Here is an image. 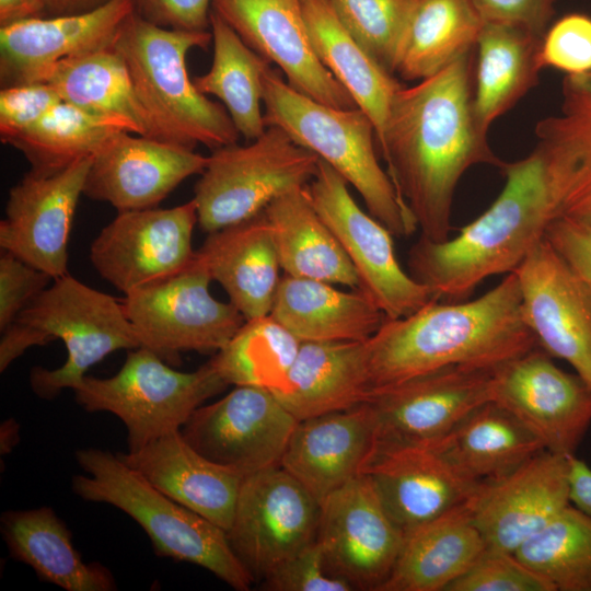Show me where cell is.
I'll use <instances>...</instances> for the list:
<instances>
[{
    "instance_id": "obj_1",
    "label": "cell",
    "mask_w": 591,
    "mask_h": 591,
    "mask_svg": "<svg viewBox=\"0 0 591 591\" xmlns=\"http://www.w3.org/2000/svg\"><path fill=\"white\" fill-rule=\"evenodd\" d=\"M476 46L419 83L394 94L379 150L420 235L449 237L454 193L473 165L503 163L477 124L474 106Z\"/></svg>"
},
{
    "instance_id": "obj_2",
    "label": "cell",
    "mask_w": 591,
    "mask_h": 591,
    "mask_svg": "<svg viewBox=\"0 0 591 591\" xmlns=\"http://www.w3.org/2000/svg\"><path fill=\"white\" fill-rule=\"evenodd\" d=\"M535 347L510 273L473 300H432L407 316L385 317L364 340L368 383L372 394L447 367L495 368Z\"/></svg>"
},
{
    "instance_id": "obj_3",
    "label": "cell",
    "mask_w": 591,
    "mask_h": 591,
    "mask_svg": "<svg viewBox=\"0 0 591 591\" xmlns=\"http://www.w3.org/2000/svg\"><path fill=\"white\" fill-rule=\"evenodd\" d=\"M499 170L505 185L482 215L453 239L420 235L408 252V273L437 300H467L486 278L512 273L557 218L552 174L536 147Z\"/></svg>"
},
{
    "instance_id": "obj_4",
    "label": "cell",
    "mask_w": 591,
    "mask_h": 591,
    "mask_svg": "<svg viewBox=\"0 0 591 591\" xmlns=\"http://www.w3.org/2000/svg\"><path fill=\"white\" fill-rule=\"evenodd\" d=\"M211 42L210 31L161 27L136 11L120 26L113 47L147 115L148 137L189 149L236 143L240 134L225 107L200 93L186 68L188 51Z\"/></svg>"
},
{
    "instance_id": "obj_5",
    "label": "cell",
    "mask_w": 591,
    "mask_h": 591,
    "mask_svg": "<svg viewBox=\"0 0 591 591\" xmlns=\"http://www.w3.org/2000/svg\"><path fill=\"white\" fill-rule=\"evenodd\" d=\"M60 339L66 362L57 369L34 367L30 385L40 398L73 390L86 371L109 354L140 347L121 302L69 274L55 279L2 332L0 371L28 348Z\"/></svg>"
},
{
    "instance_id": "obj_6",
    "label": "cell",
    "mask_w": 591,
    "mask_h": 591,
    "mask_svg": "<svg viewBox=\"0 0 591 591\" xmlns=\"http://www.w3.org/2000/svg\"><path fill=\"white\" fill-rule=\"evenodd\" d=\"M74 459L83 471L71 479L76 496L125 512L146 532L158 556L200 566L237 591L251 589L254 580L223 529L163 494L117 453L84 448Z\"/></svg>"
},
{
    "instance_id": "obj_7",
    "label": "cell",
    "mask_w": 591,
    "mask_h": 591,
    "mask_svg": "<svg viewBox=\"0 0 591 591\" xmlns=\"http://www.w3.org/2000/svg\"><path fill=\"white\" fill-rule=\"evenodd\" d=\"M264 121L329 164L362 197L368 212L394 236L418 229L378 159L374 126L360 108L320 103L292 89L271 67L263 76Z\"/></svg>"
},
{
    "instance_id": "obj_8",
    "label": "cell",
    "mask_w": 591,
    "mask_h": 591,
    "mask_svg": "<svg viewBox=\"0 0 591 591\" xmlns=\"http://www.w3.org/2000/svg\"><path fill=\"white\" fill-rule=\"evenodd\" d=\"M227 386L209 361L183 372L139 347L128 352L116 374L103 379L85 375L72 391L85 412L118 417L127 431L128 452H135L181 430L197 408Z\"/></svg>"
},
{
    "instance_id": "obj_9",
    "label": "cell",
    "mask_w": 591,
    "mask_h": 591,
    "mask_svg": "<svg viewBox=\"0 0 591 591\" xmlns=\"http://www.w3.org/2000/svg\"><path fill=\"white\" fill-rule=\"evenodd\" d=\"M320 158L277 126L251 143L213 149L195 185L198 224L211 233L248 220L314 177Z\"/></svg>"
},
{
    "instance_id": "obj_10",
    "label": "cell",
    "mask_w": 591,
    "mask_h": 591,
    "mask_svg": "<svg viewBox=\"0 0 591 591\" xmlns=\"http://www.w3.org/2000/svg\"><path fill=\"white\" fill-rule=\"evenodd\" d=\"M210 281L195 256L182 271L125 294L120 302L140 347L169 364H178L185 351H219L246 320L212 297Z\"/></svg>"
},
{
    "instance_id": "obj_11",
    "label": "cell",
    "mask_w": 591,
    "mask_h": 591,
    "mask_svg": "<svg viewBox=\"0 0 591 591\" xmlns=\"http://www.w3.org/2000/svg\"><path fill=\"white\" fill-rule=\"evenodd\" d=\"M309 197L350 260L367 296L386 318L407 316L432 300V292L399 264L393 234L355 201L346 179L320 159L306 185Z\"/></svg>"
},
{
    "instance_id": "obj_12",
    "label": "cell",
    "mask_w": 591,
    "mask_h": 591,
    "mask_svg": "<svg viewBox=\"0 0 591 591\" xmlns=\"http://www.w3.org/2000/svg\"><path fill=\"white\" fill-rule=\"evenodd\" d=\"M320 511V502L285 468H265L244 476L228 540L253 580L263 581L316 540Z\"/></svg>"
},
{
    "instance_id": "obj_13",
    "label": "cell",
    "mask_w": 591,
    "mask_h": 591,
    "mask_svg": "<svg viewBox=\"0 0 591 591\" xmlns=\"http://www.w3.org/2000/svg\"><path fill=\"white\" fill-rule=\"evenodd\" d=\"M493 369L452 366L374 391L367 401L376 424L374 455L429 444L448 433L491 401Z\"/></svg>"
},
{
    "instance_id": "obj_14",
    "label": "cell",
    "mask_w": 591,
    "mask_h": 591,
    "mask_svg": "<svg viewBox=\"0 0 591 591\" xmlns=\"http://www.w3.org/2000/svg\"><path fill=\"white\" fill-rule=\"evenodd\" d=\"M197 223L194 199L173 208L118 212L92 241L91 263L104 280L127 294L193 263Z\"/></svg>"
},
{
    "instance_id": "obj_15",
    "label": "cell",
    "mask_w": 591,
    "mask_h": 591,
    "mask_svg": "<svg viewBox=\"0 0 591 591\" xmlns=\"http://www.w3.org/2000/svg\"><path fill=\"white\" fill-rule=\"evenodd\" d=\"M491 401L542 441L546 451L572 456L591 425V386L557 367L542 348L493 369Z\"/></svg>"
},
{
    "instance_id": "obj_16",
    "label": "cell",
    "mask_w": 591,
    "mask_h": 591,
    "mask_svg": "<svg viewBox=\"0 0 591 591\" xmlns=\"http://www.w3.org/2000/svg\"><path fill=\"white\" fill-rule=\"evenodd\" d=\"M298 421L273 392L240 385L197 408L181 432L199 453L245 476L280 465Z\"/></svg>"
},
{
    "instance_id": "obj_17",
    "label": "cell",
    "mask_w": 591,
    "mask_h": 591,
    "mask_svg": "<svg viewBox=\"0 0 591 591\" xmlns=\"http://www.w3.org/2000/svg\"><path fill=\"white\" fill-rule=\"evenodd\" d=\"M404 537L366 474L321 502L316 541L328 569L354 589L380 591L395 566Z\"/></svg>"
},
{
    "instance_id": "obj_18",
    "label": "cell",
    "mask_w": 591,
    "mask_h": 591,
    "mask_svg": "<svg viewBox=\"0 0 591 591\" xmlns=\"http://www.w3.org/2000/svg\"><path fill=\"white\" fill-rule=\"evenodd\" d=\"M92 157L57 171L31 169L9 192L0 247L50 275L68 274L70 231Z\"/></svg>"
},
{
    "instance_id": "obj_19",
    "label": "cell",
    "mask_w": 591,
    "mask_h": 591,
    "mask_svg": "<svg viewBox=\"0 0 591 591\" xmlns=\"http://www.w3.org/2000/svg\"><path fill=\"white\" fill-rule=\"evenodd\" d=\"M537 345L591 386V294L544 237L512 271Z\"/></svg>"
},
{
    "instance_id": "obj_20",
    "label": "cell",
    "mask_w": 591,
    "mask_h": 591,
    "mask_svg": "<svg viewBox=\"0 0 591 591\" xmlns=\"http://www.w3.org/2000/svg\"><path fill=\"white\" fill-rule=\"evenodd\" d=\"M570 502V456L543 451L467 501L487 548L514 554Z\"/></svg>"
},
{
    "instance_id": "obj_21",
    "label": "cell",
    "mask_w": 591,
    "mask_h": 591,
    "mask_svg": "<svg viewBox=\"0 0 591 591\" xmlns=\"http://www.w3.org/2000/svg\"><path fill=\"white\" fill-rule=\"evenodd\" d=\"M211 10L248 47L276 63L292 89L336 108H357L346 89L318 59L301 0H212Z\"/></svg>"
},
{
    "instance_id": "obj_22",
    "label": "cell",
    "mask_w": 591,
    "mask_h": 591,
    "mask_svg": "<svg viewBox=\"0 0 591 591\" xmlns=\"http://www.w3.org/2000/svg\"><path fill=\"white\" fill-rule=\"evenodd\" d=\"M130 134H116L93 155L83 189L118 212L157 208L207 165L208 157L194 149Z\"/></svg>"
},
{
    "instance_id": "obj_23",
    "label": "cell",
    "mask_w": 591,
    "mask_h": 591,
    "mask_svg": "<svg viewBox=\"0 0 591 591\" xmlns=\"http://www.w3.org/2000/svg\"><path fill=\"white\" fill-rule=\"evenodd\" d=\"M134 12L132 0H111L83 13L31 18L0 26L2 88L42 82L58 61L112 46Z\"/></svg>"
},
{
    "instance_id": "obj_24",
    "label": "cell",
    "mask_w": 591,
    "mask_h": 591,
    "mask_svg": "<svg viewBox=\"0 0 591 591\" xmlns=\"http://www.w3.org/2000/svg\"><path fill=\"white\" fill-rule=\"evenodd\" d=\"M376 444V424L368 402L299 420L280 466L321 505L331 494L362 475Z\"/></svg>"
},
{
    "instance_id": "obj_25",
    "label": "cell",
    "mask_w": 591,
    "mask_h": 591,
    "mask_svg": "<svg viewBox=\"0 0 591 591\" xmlns=\"http://www.w3.org/2000/svg\"><path fill=\"white\" fill-rule=\"evenodd\" d=\"M363 474L404 535L465 505L479 486L462 476L429 444L380 452Z\"/></svg>"
},
{
    "instance_id": "obj_26",
    "label": "cell",
    "mask_w": 591,
    "mask_h": 591,
    "mask_svg": "<svg viewBox=\"0 0 591 591\" xmlns=\"http://www.w3.org/2000/svg\"><path fill=\"white\" fill-rule=\"evenodd\" d=\"M118 456L163 494L225 532L231 526L244 475L199 453L181 430Z\"/></svg>"
},
{
    "instance_id": "obj_27",
    "label": "cell",
    "mask_w": 591,
    "mask_h": 591,
    "mask_svg": "<svg viewBox=\"0 0 591 591\" xmlns=\"http://www.w3.org/2000/svg\"><path fill=\"white\" fill-rule=\"evenodd\" d=\"M207 234L196 258L211 280L223 288L246 321L270 314L282 277L264 212Z\"/></svg>"
},
{
    "instance_id": "obj_28",
    "label": "cell",
    "mask_w": 591,
    "mask_h": 591,
    "mask_svg": "<svg viewBox=\"0 0 591 591\" xmlns=\"http://www.w3.org/2000/svg\"><path fill=\"white\" fill-rule=\"evenodd\" d=\"M560 113L535 127L553 178L557 217L591 228V72L567 74Z\"/></svg>"
},
{
    "instance_id": "obj_29",
    "label": "cell",
    "mask_w": 591,
    "mask_h": 591,
    "mask_svg": "<svg viewBox=\"0 0 591 591\" xmlns=\"http://www.w3.org/2000/svg\"><path fill=\"white\" fill-rule=\"evenodd\" d=\"M0 531L10 556L30 566L38 579L66 591H114L112 571L99 561L85 563L72 533L50 507L7 510Z\"/></svg>"
},
{
    "instance_id": "obj_30",
    "label": "cell",
    "mask_w": 591,
    "mask_h": 591,
    "mask_svg": "<svg viewBox=\"0 0 591 591\" xmlns=\"http://www.w3.org/2000/svg\"><path fill=\"white\" fill-rule=\"evenodd\" d=\"M274 394L298 420L367 402L371 392L364 341H302L285 383Z\"/></svg>"
},
{
    "instance_id": "obj_31",
    "label": "cell",
    "mask_w": 591,
    "mask_h": 591,
    "mask_svg": "<svg viewBox=\"0 0 591 591\" xmlns=\"http://www.w3.org/2000/svg\"><path fill=\"white\" fill-rule=\"evenodd\" d=\"M486 548L466 502L405 534L380 591H445Z\"/></svg>"
},
{
    "instance_id": "obj_32",
    "label": "cell",
    "mask_w": 591,
    "mask_h": 591,
    "mask_svg": "<svg viewBox=\"0 0 591 591\" xmlns=\"http://www.w3.org/2000/svg\"><path fill=\"white\" fill-rule=\"evenodd\" d=\"M270 315L300 341H364L385 320L360 290L285 275Z\"/></svg>"
},
{
    "instance_id": "obj_33",
    "label": "cell",
    "mask_w": 591,
    "mask_h": 591,
    "mask_svg": "<svg viewBox=\"0 0 591 591\" xmlns=\"http://www.w3.org/2000/svg\"><path fill=\"white\" fill-rule=\"evenodd\" d=\"M429 445L477 484L500 478L545 451L526 425L494 401L471 412Z\"/></svg>"
},
{
    "instance_id": "obj_34",
    "label": "cell",
    "mask_w": 591,
    "mask_h": 591,
    "mask_svg": "<svg viewBox=\"0 0 591 591\" xmlns=\"http://www.w3.org/2000/svg\"><path fill=\"white\" fill-rule=\"evenodd\" d=\"M263 212L271 227L285 275L358 289L357 274L314 208L306 185L285 192Z\"/></svg>"
},
{
    "instance_id": "obj_35",
    "label": "cell",
    "mask_w": 591,
    "mask_h": 591,
    "mask_svg": "<svg viewBox=\"0 0 591 591\" xmlns=\"http://www.w3.org/2000/svg\"><path fill=\"white\" fill-rule=\"evenodd\" d=\"M301 2L318 59L371 119L379 151L393 96L403 84L350 36L326 0Z\"/></svg>"
},
{
    "instance_id": "obj_36",
    "label": "cell",
    "mask_w": 591,
    "mask_h": 591,
    "mask_svg": "<svg viewBox=\"0 0 591 591\" xmlns=\"http://www.w3.org/2000/svg\"><path fill=\"white\" fill-rule=\"evenodd\" d=\"M543 37L524 28L484 23L476 42L474 114L480 129L511 109L538 83L536 56Z\"/></svg>"
},
{
    "instance_id": "obj_37",
    "label": "cell",
    "mask_w": 591,
    "mask_h": 591,
    "mask_svg": "<svg viewBox=\"0 0 591 591\" xmlns=\"http://www.w3.org/2000/svg\"><path fill=\"white\" fill-rule=\"evenodd\" d=\"M213 56L208 72L195 77L196 89L215 95L229 113L240 136L255 140L265 130L263 76L270 62L248 47L213 10L210 14Z\"/></svg>"
},
{
    "instance_id": "obj_38",
    "label": "cell",
    "mask_w": 591,
    "mask_h": 591,
    "mask_svg": "<svg viewBox=\"0 0 591 591\" xmlns=\"http://www.w3.org/2000/svg\"><path fill=\"white\" fill-rule=\"evenodd\" d=\"M42 82L53 85L63 102L90 113L125 119L138 135L149 136L148 118L128 68L113 45L58 61Z\"/></svg>"
},
{
    "instance_id": "obj_39",
    "label": "cell",
    "mask_w": 591,
    "mask_h": 591,
    "mask_svg": "<svg viewBox=\"0 0 591 591\" xmlns=\"http://www.w3.org/2000/svg\"><path fill=\"white\" fill-rule=\"evenodd\" d=\"M483 20L471 0H422L405 34L395 74L428 78L476 46Z\"/></svg>"
},
{
    "instance_id": "obj_40",
    "label": "cell",
    "mask_w": 591,
    "mask_h": 591,
    "mask_svg": "<svg viewBox=\"0 0 591 591\" xmlns=\"http://www.w3.org/2000/svg\"><path fill=\"white\" fill-rule=\"evenodd\" d=\"M137 134L129 121L60 102L5 144L21 151L36 171H57L94 155L113 136Z\"/></svg>"
},
{
    "instance_id": "obj_41",
    "label": "cell",
    "mask_w": 591,
    "mask_h": 591,
    "mask_svg": "<svg viewBox=\"0 0 591 591\" xmlns=\"http://www.w3.org/2000/svg\"><path fill=\"white\" fill-rule=\"evenodd\" d=\"M301 343L268 314L245 321L209 362L228 385L274 393L285 383Z\"/></svg>"
},
{
    "instance_id": "obj_42",
    "label": "cell",
    "mask_w": 591,
    "mask_h": 591,
    "mask_svg": "<svg viewBox=\"0 0 591 591\" xmlns=\"http://www.w3.org/2000/svg\"><path fill=\"white\" fill-rule=\"evenodd\" d=\"M514 555L553 591H591V517L570 503Z\"/></svg>"
},
{
    "instance_id": "obj_43",
    "label": "cell",
    "mask_w": 591,
    "mask_h": 591,
    "mask_svg": "<svg viewBox=\"0 0 591 591\" xmlns=\"http://www.w3.org/2000/svg\"><path fill=\"white\" fill-rule=\"evenodd\" d=\"M422 0H326L350 36L395 76L398 54Z\"/></svg>"
},
{
    "instance_id": "obj_44",
    "label": "cell",
    "mask_w": 591,
    "mask_h": 591,
    "mask_svg": "<svg viewBox=\"0 0 591 591\" xmlns=\"http://www.w3.org/2000/svg\"><path fill=\"white\" fill-rule=\"evenodd\" d=\"M445 591H553L514 554L486 548Z\"/></svg>"
},
{
    "instance_id": "obj_45",
    "label": "cell",
    "mask_w": 591,
    "mask_h": 591,
    "mask_svg": "<svg viewBox=\"0 0 591 591\" xmlns=\"http://www.w3.org/2000/svg\"><path fill=\"white\" fill-rule=\"evenodd\" d=\"M536 63L566 76L591 72V16L570 13L557 20L541 40Z\"/></svg>"
},
{
    "instance_id": "obj_46",
    "label": "cell",
    "mask_w": 591,
    "mask_h": 591,
    "mask_svg": "<svg viewBox=\"0 0 591 591\" xmlns=\"http://www.w3.org/2000/svg\"><path fill=\"white\" fill-rule=\"evenodd\" d=\"M274 591H351L354 587L334 575L315 540L275 568L264 580Z\"/></svg>"
},
{
    "instance_id": "obj_47",
    "label": "cell",
    "mask_w": 591,
    "mask_h": 591,
    "mask_svg": "<svg viewBox=\"0 0 591 591\" xmlns=\"http://www.w3.org/2000/svg\"><path fill=\"white\" fill-rule=\"evenodd\" d=\"M62 102L47 82H28L3 86L0 91V139L7 143L38 121Z\"/></svg>"
},
{
    "instance_id": "obj_48",
    "label": "cell",
    "mask_w": 591,
    "mask_h": 591,
    "mask_svg": "<svg viewBox=\"0 0 591 591\" xmlns=\"http://www.w3.org/2000/svg\"><path fill=\"white\" fill-rule=\"evenodd\" d=\"M53 281L54 278L47 273L2 251L0 256L1 333Z\"/></svg>"
},
{
    "instance_id": "obj_49",
    "label": "cell",
    "mask_w": 591,
    "mask_h": 591,
    "mask_svg": "<svg viewBox=\"0 0 591 591\" xmlns=\"http://www.w3.org/2000/svg\"><path fill=\"white\" fill-rule=\"evenodd\" d=\"M484 23L524 28L543 37L555 13V0H471Z\"/></svg>"
},
{
    "instance_id": "obj_50",
    "label": "cell",
    "mask_w": 591,
    "mask_h": 591,
    "mask_svg": "<svg viewBox=\"0 0 591 591\" xmlns=\"http://www.w3.org/2000/svg\"><path fill=\"white\" fill-rule=\"evenodd\" d=\"M146 21L165 28L209 31L212 0H132Z\"/></svg>"
},
{
    "instance_id": "obj_51",
    "label": "cell",
    "mask_w": 591,
    "mask_h": 591,
    "mask_svg": "<svg viewBox=\"0 0 591 591\" xmlns=\"http://www.w3.org/2000/svg\"><path fill=\"white\" fill-rule=\"evenodd\" d=\"M545 239L591 294V228L557 217L548 225Z\"/></svg>"
},
{
    "instance_id": "obj_52",
    "label": "cell",
    "mask_w": 591,
    "mask_h": 591,
    "mask_svg": "<svg viewBox=\"0 0 591 591\" xmlns=\"http://www.w3.org/2000/svg\"><path fill=\"white\" fill-rule=\"evenodd\" d=\"M570 502L591 517V467L570 456Z\"/></svg>"
},
{
    "instance_id": "obj_53",
    "label": "cell",
    "mask_w": 591,
    "mask_h": 591,
    "mask_svg": "<svg viewBox=\"0 0 591 591\" xmlns=\"http://www.w3.org/2000/svg\"><path fill=\"white\" fill-rule=\"evenodd\" d=\"M45 16L43 0H0V26Z\"/></svg>"
},
{
    "instance_id": "obj_54",
    "label": "cell",
    "mask_w": 591,
    "mask_h": 591,
    "mask_svg": "<svg viewBox=\"0 0 591 591\" xmlns=\"http://www.w3.org/2000/svg\"><path fill=\"white\" fill-rule=\"evenodd\" d=\"M111 0H43L45 16L83 13L104 5Z\"/></svg>"
},
{
    "instance_id": "obj_55",
    "label": "cell",
    "mask_w": 591,
    "mask_h": 591,
    "mask_svg": "<svg viewBox=\"0 0 591 591\" xmlns=\"http://www.w3.org/2000/svg\"><path fill=\"white\" fill-rule=\"evenodd\" d=\"M20 440V427L14 419H7L0 427L1 454L10 453Z\"/></svg>"
}]
</instances>
